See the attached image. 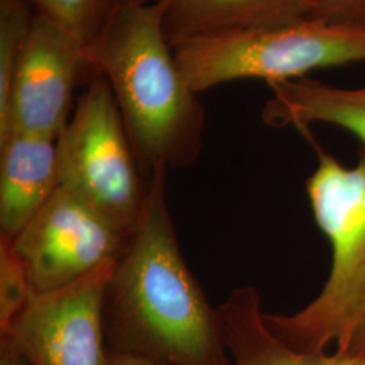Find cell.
<instances>
[{
  "instance_id": "8fae6325",
  "label": "cell",
  "mask_w": 365,
  "mask_h": 365,
  "mask_svg": "<svg viewBox=\"0 0 365 365\" xmlns=\"http://www.w3.org/2000/svg\"><path fill=\"white\" fill-rule=\"evenodd\" d=\"M218 310L233 365H365V357L351 352L304 353L289 348L267 327L260 294L252 286L233 289Z\"/></svg>"
},
{
  "instance_id": "277c9868",
  "label": "cell",
  "mask_w": 365,
  "mask_h": 365,
  "mask_svg": "<svg viewBox=\"0 0 365 365\" xmlns=\"http://www.w3.org/2000/svg\"><path fill=\"white\" fill-rule=\"evenodd\" d=\"M173 52L196 93L240 78H261L269 86L304 78L318 68L365 61V25L310 16L187 39Z\"/></svg>"
},
{
  "instance_id": "9a60e30c",
  "label": "cell",
  "mask_w": 365,
  "mask_h": 365,
  "mask_svg": "<svg viewBox=\"0 0 365 365\" xmlns=\"http://www.w3.org/2000/svg\"><path fill=\"white\" fill-rule=\"evenodd\" d=\"M31 298L26 267L13 240L0 237V331H4Z\"/></svg>"
},
{
  "instance_id": "9c48e42d",
  "label": "cell",
  "mask_w": 365,
  "mask_h": 365,
  "mask_svg": "<svg viewBox=\"0 0 365 365\" xmlns=\"http://www.w3.org/2000/svg\"><path fill=\"white\" fill-rule=\"evenodd\" d=\"M58 187L56 140L10 134L0 143V237L19 235Z\"/></svg>"
},
{
  "instance_id": "d6986e66",
  "label": "cell",
  "mask_w": 365,
  "mask_h": 365,
  "mask_svg": "<svg viewBox=\"0 0 365 365\" xmlns=\"http://www.w3.org/2000/svg\"><path fill=\"white\" fill-rule=\"evenodd\" d=\"M351 353L357 354L360 357H365V325L361 329L360 334L357 336L356 341H354V344H353L352 348H351Z\"/></svg>"
},
{
  "instance_id": "e0dca14e",
  "label": "cell",
  "mask_w": 365,
  "mask_h": 365,
  "mask_svg": "<svg viewBox=\"0 0 365 365\" xmlns=\"http://www.w3.org/2000/svg\"><path fill=\"white\" fill-rule=\"evenodd\" d=\"M0 365H33L7 336H0Z\"/></svg>"
},
{
  "instance_id": "ba28073f",
  "label": "cell",
  "mask_w": 365,
  "mask_h": 365,
  "mask_svg": "<svg viewBox=\"0 0 365 365\" xmlns=\"http://www.w3.org/2000/svg\"><path fill=\"white\" fill-rule=\"evenodd\" d=\"M115 260L68 287L31 295L0 336L33 365H106L102 299Z\"/></svg>"
},
{
  "instance_id": "ffe728a7",
  "label": "cell",
  "mask_w": 365,
  "mask_h": 365,
  "mask_svg": "<svg viewBox=\"0 0 365 365\" xmlns=\"http://www.w3.org/2000/svg\"><path fill=\"white\" fill-rule=\"evenodd\" d=\"M153 0H115V4H122V3H135V4H146L152 3Z\"/></svg>"
},
{
  "instance_id": "5bb4252c",
  "label": "cell",
  "mask_w": 365,
  "mask_h": 365,
  "mask_svg": "<svg viewBox=\"0 0 365 365\" xmlns=\"http://www.w3.org/2000/svg\"><path fill=\"white\" fill-rule=\"evenodd\" d=\"M88 48L105 27L115 0H27Z\"/></svg>"
},
{
  "instance_id": "30bf717a",
  "label": "cell",
  "mask_w": 365,
  "mask_h": 365,
  "mask_svg": "<svg viewBox=\"0 0 365 365\" xmlns=\"http://www.w3.org/2000/svg\"><path fill=\"white\" fill-rule=\"evenodd\" d=\"M170 46L227 31L282 26L313 16V0H153Z\"/></svg>"
},
{
  "instance_id": "7a4b0ae2",
  "label": "cell",
  "mask_w": 365,
  "mask_h": 365,
  "mask_svg": "<svg viewBox=\"0 0 365 365\" xmlns=\"http://www.w3.org/2000/svg\"><path fill=\"white\" fill-rule=\"evenodd\" d=\"M87 57L110 84L146 180L160 168L195 163L205 108L182 75L155 1L117 4Z\"/></svg>"
},
{
  "instance_id": "8992f818",
  "label": "cell",
  "mask_w": 365,
  "mask_h": 365,
  "mask_svg": "<svg viewBox=\"0 0 365 365\" xmlns=\"http://www.w3.org/2000/svg\"><path fill=\"white\" fill-rule=\"evenodd\" d=\"M126 235L63 187L13 240L26 267L31 295L48 294L117 260Z\"/></svg>"
},
{
  "instance_id": "5b68a950",
  "label": "cell",
  "mask_w": 365,
  "mask_h": 365,
  "mask_svg": "<svg viewBox=\"0 0 365 365\" xmlns=\"http://www.w3.org/2000/svg\"><path fill=\"white\" fill-rule=\"evenodd\" d=\"M56 144L60 187L133 235L144 212L149 180L103 76L90 80Z\"/></svg>"
},
{
  "instance_id": "4fadbf2b",
  "label": "cell",
  "mask_w": 365,
  "mask_h": 365,
  "mask_svg": "<svg viewBox=\"0 0 365 365\" xmlns=\"http://www.w3.org/2000/svg\"><path fill=\"white\" fill-rule=\"evenodd\" d=\"M34 14L27 0H0V118L4 117L9 107L14 76Z\"/></svg>"
},
{
  "instance_id": "ac0fdd59",
  "label": "cell",
  "mask_w": 365,
  "mask_h": 365,
  "mask_svg": "<svg viewBox=\"0 0 365 365\" xmlns=\"http://www.w3.org/2000/svg\"><path fill=\"white\" fill-rule=\"evenodd\" d=\"M106 365H155L140 357L122 354V353L107 352V361Z\"/></svg>"
},
{
  "instance_id": "52a82bcc",
  "label": "cell",
  "mask_w": 365,
  "mask_h": 365,
  "mask_svg": "<svg viewBox=\"0 0 365 365\" xmlns=\"http://www.w3.org/2000/svg\"><path fill=\"white\" fill-rule=\"evenodd\" d=\"M84 68H90L87 48L48 16L34 14L9 107L0 118V143L14 133L57 140L72 115Z\"/></svg>"
},
{
  "instance_id": "2e32d148",
  "label": "cell",
  "mask_w": 365,
  "mask_h": 365,
  "mask_svg": "<svg viewBox=\"0 0 365 365\" xmlns=\"http://www.w3.org/2000/svg\"><path fill=\"white\" fill-rule=\"evenodd\" d=\"M314 18L365 25V0H313Z\"/></svg>"
},
{
  "instance_id": "3957f363",
  "label": "cell",
  "mask_w": 365,
  "mask_h": 365,
  "mask_svg": "<svg viewBox=\"0 0 365 365\" xmlns=\"http://www.w3.org/2000/svg\"><path fill=\"white\" fill-rule=\"evenodd\" d=\"M318 165L306 182L314 220L327 235L331 267L325 286L297 313H264L267 327L289 348L327 352L329 345L351 352L365 325V148L349 168L312 135Z\"/></svg>"
},
{
  "instance_id": "6da1fadb",
  "label": "cell",
  "mask_w": 365,
  "mask_h": 365,
  "mask_svg": "<svg viewBox=\"0 0 365 365\" xmlns=\"http://www.w3.org/2000/svg\"><path fill=\"white\" fill-rule=\"evenodd\" d=\"M167 173L160 168L150 175L141 221L106 283V351L155 365H233L220 310L182 257Z\"/></svg>"
},
{
  "instance_id": "7c38bea8",
  "label": "cell",
  "mask_w": 365,
  "mask_h": 365,
  "mask_svg": "<svg viewBox=\"0 0 365 365\" xmlns=\"http://www.w3.org/2000/svg\"><path fill=\"white\" fill-rule=\"evenodd\" d=\"M272 96L261 118L274 128L294 126L304 135L313 123H330L351 131L365 148V86L339 88L315 78L269 84Z\"/></svg>"
}]
</instances>
